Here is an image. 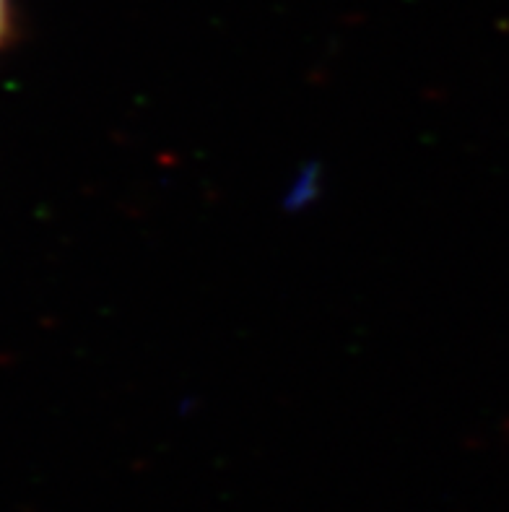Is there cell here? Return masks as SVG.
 I'll return each mask as SVG.
<instances>
[{
    "instance_id": "1",
    "label": "cell",
    "mask_w": 509,
    "mask_h": 512,
    "mask_svg": "<svg viewBox=\"0 0 509 512\" xmlns=\"http://www.w3.org/2000/svg\"><path fill=\"white\" fill-rule=\"evenodd\" d=\"M8 32H11V6L8 0H0V45L6 42Z\"/></svg>"
}]
</instances>
